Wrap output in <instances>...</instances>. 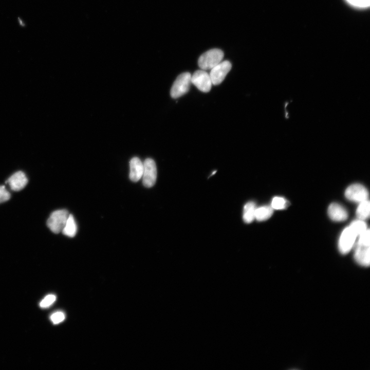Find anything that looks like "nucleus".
<instances>
[{"mask_svg": "<svg viewBox=\"0 0 370 370\" xmlns=\"http://www.w3.org/2000/svg\"><path fill=\"white\" fill-rule=\"evenodd\" d=\"M224 52L219 49H212L201 54L198 59L199 67L202 70L211 69L222 61Z\"/></svg>", "mask_w": 370, "mask_h": 370, "instance_id": "1", "label": "nucleus"}, {"mask_svg": "<svg viewBox=\"0 0 370 370\" xmlns=\"http://www.w3.org/2000/svg\"><path fill=\"white\" fill-rule=\"evenodd\" d=\"M191 75L188 72L179 75L174 81L170 91L172 98L176 99L188 92L191 82Z\"/></svg>", "mask_w": 370, "mask_h": 370, "instance_id": "2", "label": "nucleus"}, {"mask_svg": "<svg viewBox=\"0 0 370 370\" xmlns=\"http://www.w3.org/2000/svg\"><path fill=\"white\" fill-rule=\"evenodd\" d=\"M68 211L65 209L58 210L53 211L47 221V225L50 230L58 234L62 232L64 228L68 217Z\"/></svg>", "mask_w": 370, "mask_h": 370, "instance_id": "3", "label": "nucleus"}, {"mask_svg": "<svg viewBox=\"0 0 370 370\" xmlns=\"http://www.w3.org/2000/svg\"><path fill=\"white\" fill-rule=\"evenodd\" d=\"M143 164L142 174V182L144 187L151 188L153 187L157 179V168L154 160L151 158L146 159Z\"/></svg>", "mask_w": 370, "mask_h": 370, "instance_id": "4", "label": "nucleus"}, {"mask_svg": "<svg viewBox=\"0 0 370 370\" xmlns=\"http://www.w3.org/2000/svg\"><path fill=\"white\" fill-rule=\"evenodd\" d=\"M231 67L232 65L229 61H224L211 69L209 75L212 84L217 85L220 84L231 70Z\"/></svg>", "mask_w": 370, "mask_h": 370, "instance_id": "5", "label": "nucleus"}, {"mask_svg": "<svg viewBox=\"0 0 370 370\" xmlns=\"http://www.w3.org/2000/svg\"><path fill=\"white\" fill-rule=\"evenodd\" d=\"M191 82L204 92H209L212 85L209 73L202 69L197 70L191 75Z\"/></svg>", "mask_w": 370, "mask_h": 370, "instance_id": "6", "label": "nucleus"}, {"mask_svg": "<svg viewBox=\"0 0 370 370\" xmlns=\"http://www.w3.org/2000/svg\"><path fill=\"white\" fill-rule=\"evenodd\" d=\"M345 195L349 200L360 202L368 199V192L363 185L355 183L346 189Z\"/></svg>", "mask_w": 370, "mask_h": 370, "instance_id": "7", "label": "nucleus"}, {"mask_svg": "<svg viewBox=\"0 0 370 370\" xmlns=\"http://www.w3.org/2000/svg\"><path fill=\"white\" fill-rule=\"evenodd\" d=\"M357 235L348 226L342 231L339 241V249L342 254L347 253L354 246Z\"/></svg>", "mask_w": 370, "mask_h": 370, "instance_id": "8", "label": "nucleus"}, {"mask_svg": "<svg viewBox=\"0 0 370 370\" xmlns=\"http://www.w3.org/2000/svg\"><path fill=\"white\" fill-rule=\"evenodd\" d=\"M28 179L24 172L18 171L11 176L6 181L8 183L11 190L18 191L26 186Z\"/></svg>", "mask_w": 370, "mask_h": 370, "instance_id": "9", "label": "nucleus"}, {"mask_svg": "<svg viewBox=\"0 0 370 370\" xmlns=\"http://www.w3.org/2000/svg\"><path fill=\"white\" fill-rule=\"evenodd\" d=\"M130 172L129 177L134 182H137L142 178L143 171V164L137 157H133L130 162Z\"/></svg>", "mask_w": 370, "mask_h": 370, "instance_id": "10", "label": "nucleus"}, {"mask_svg": "<svg viewBox=\"0 0 370 370\" xmlns=\"http://www.w3.org/2000/svg\"><path fill=\"white\" fill-rule=\"evenodd\" d=\"M328 214L332 220L336 221H344L348 217L346 210L342 206L337 203H332L329 205Z\"/></svg>", "mask_w": 370, "mask_h": 370, "instance_id": "11", "label": "nucleus"}, {"mask_svg": "<svg viewBox=\"0 0 370 370\" xmlns=\"http://www.w3.org/2000/svg\"><path fill=\"white\" fill-rule=\"evenodd\" d=\"M369 246L356 245L354 257L360 265L367 267L369 265Z\"/></svg>", "mask_w": 370, "mask_h": 370, "instance_id": "12", "label": "nucleus"}, {"mask_svg": "<svg viewBox=\"0 0 370 370\" xmlns=\"http://www.w3.org/2000/svg\"><path fill=\"white\" fill-rule=\"evenodd\" d=\"M77 231V226L75 220L72 215L69 214L62 232L65 235L73 237L76 235Z\"/></svg>", "mask_w": 370, "mask_h": 370, "instance_id": "13", "label": "nucleus"}, {"mask_svg": "<svg viewBox=\"0 0 370 370\" xmlns=\"http://www.w3.org/2000/svg\"><path fill=\"white\" fill-rule=\"evenodd\" d=\"M256 208L255 203L252 201L248 202L244 206L243 218L245 223H250L255 219Z\"/></svg>", "mask_w": 370, "mask_h": 370, "instance_id": "14", "label": "nucleus"}, {"mask_svg": "<svg viewBox=\"0 0 370 370\" xmlns=\"http://www.w3.org/2000/svg\"><path fill=\"white\" fill-rule=\"evenodd\" d=\"M370 204L368 199L360 202L356 211V215L359 219L365 220L369 216Z\"/></svg>", "mask_w": 370, "mask_h": 370, "instance_id": "15", "label": "nucleus"}, {"mask_svg": "<svg viewBox=\"0 0 370 370\" xmlns=\"http://www.w3.org/2000/svg\"><path fill=\"white\" fill-rule=\"evenodd\" d=\"M273 213V209L269 206H263L256 208L255 218L258 221H263L270 218Z\"/></svg>", "mask_w": 370, "mask_h": 370, "instance_id": "16", "label": "nucleus"}, {"mask_svg": "<svg viewBox=\"0 0 370 370\" xmlns=\"http://www.w3.org/2000/svg\"><path fill=\"white\" fill-rule=\"evenodd\" d=\"M349 227L357 236H359L367 229L366 224L361 219L353 221Z\"/></svg>", "mask_w": 370, "mask_h": 370, "instance_id": "17", "label": "nucleus"}, {"mask_svg": "<svg viewBox=\"0 0 370 370\" xmlns=\"http://www.w3.org/2000/svg\"><path fill=\"white\" fill-rule=\"evenodd\" d=\"M287 206V201L283 197H275L272 200L271 207L273 209H284Z\"/></svg>", "mask_w": 370, "mask_h": 370, "instance_id": "18", "label": "nucleus"}, {"mask_svg": "<svg viewBox=\"0 0 370 370\" xmlns=\"http://www.w3.org/2000/svg\"><path fill=\"white\" fill-rule=\"evenodd\" d=\"M357 245L363 246H369V230L367 229L359 235Z\"/></svg>", "mask_w": 370, "mask_h": 370, "instance_id": "19", "label": "nucleus"}, {"mask_svg": "<svg viewBox=\"0 0 370 370\" xmlns=\"http://www.w3.org/2000/svg\"><path fill=\"white\" fill-rule=\"evenodd\" d=\"M56 300L55 295L50 294L46 295L40 302V306L42 308H47L53 304Z\"/></svg>", "mask_w": 370, "mask_h": 370, "instance_id": "20", "label": "nucleus"}, {"mask_svg": "<svg viewBox=\"0 0 370 370\" xmlns=\"http://www.w3.org/2000/svg\"><path fill=\"white\" fill-rule=\"evenodd\" d=\"M65 318V314L62 311H58L53 313L50 316V319L54 324L62 322Z\"/></svg>", "mask_w": 370, "mask_h": 370, "instance_id": "21", "label": "nucleus"}, {"mask_svg": "<svg viewBox=\"0 0 370 370\" xmlns=\"http://www.w3.org/2000/svg\"><path fill=\"white\" fill-rule=\"evenodd\" d=\"M10 198V194L5 189V186H0V203H2L8 200Z\"/></svg>", "mask_w": 370, "mask_h": 370, "instance_id": "22", "label": "nucleus"}, {"mask_svg": "<svg viewBox=\"0 0 370 370\" xmlns=\"http://www.w3.org/2000/svg\"><path fill=\"white\" fill-rule=\"evenodd\" d=\"M350 4L359 7H366L369 5V0H347Z\"/></svg>", "mask_w": 370, "mask_h": 370, "instance_id": "23", "label": "nucleus"}, {"mask_svg": "<svg viewBox=\"0 0 370 370\" xmlns=\"http://www.w3.org/2000/svg\"><path fill=\"white\" fill-rule=\"evenodd\" d=\"M216 172V171H214V172H213L212 175H213V174H214L215 173V172Z\"/></svg>", "mask_w": 370, "mask_h": 370, "instance_id": "24", "label": "nucleus"}]
</instances>
